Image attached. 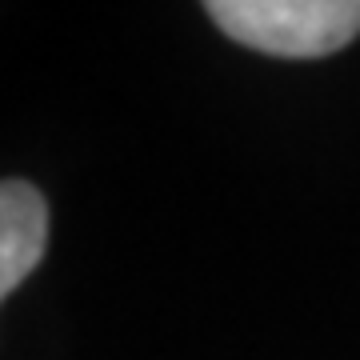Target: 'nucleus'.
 Listing matches in <instances>:
<instances>
[{"instance_id":"f257e3e1","label":"nucleus","mask_w":360,"mask_h":360,"mask_svg":"<svg viewBox=\"0 0 360 360\" xmlns=\"http://www.w3.org/2000/svg\"><path fill=\"white\" fill-rule=\"evenodd\" d=\"M229 40L264 56L321 60L360 37V0H208Z\"/></svg>"},{"instance_id":"f03ea898","label":"nucleus","mask_w":360,"mask_h":360,"mask_svg":"<svg viewBox=\"0 0 360 360\" xmlns=\"http://www.w3.org/2000/svg\"><path fill=\"white\" fill-rule=\"evenodd\" d=\"M49 248V205L28 180H0V300L37 272Z\"/></svg>"}]
</instances>
